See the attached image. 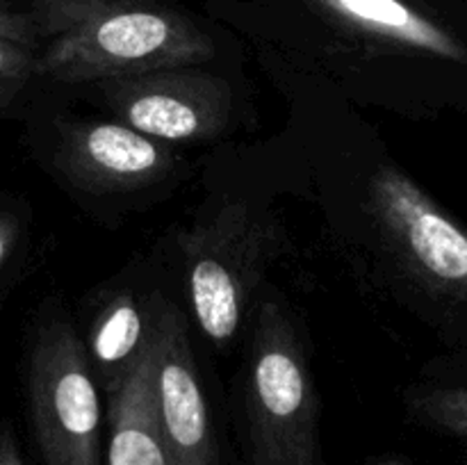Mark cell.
<instances>
[{"instance_id": "cell-1", "label": "cell", "mask_w": 467, "mask_h": 465, "mask_svg": "<svg viewBox=\"0 0 467 465\" xmlns=\"http://www.w3.org/2000/svg\"><path fill=\"white\" fill-rule=\"evenodd\" d=\"M46 39L35 73L80 85L160 68L199 67L208 32L169 0H27Z\"/></svg>"}, {"instance_id": "cell-2", "label": "cell", "mask_w": 467, "mask_h": 465, "mask_svg": "<svg viewBox=\"0 0 467 465\" xmlns=\"http://www.w3.org/2000/svg\"><path fill=\"white\" fill-rule=\"evenodd\" d=\"M255 465H315L317 399L295 326L276 301L258 310L249 381Z\"/></svg>"}, {"instance_id": "cell-3", "label": "cell", "mask_w": 467, "mask_h": 465, "mask_svg": "<svg viewBox=\"0 0 467 465\" xmlns=\"http://www.w3.org/2000/svg\"><path fill=\"white\" fill-rule=\"evenodd\" d=\"M187 290L201 331L217 345L235 337L276 232L244 203H231L182 235Z\"/></svg>"}, {"instance_id": "cell-4", "label": "cell", "mask_w": 467, "mask_h": 465, "mask_svg": "<svg viewBox=\"0 0 467 465\" xmlns=\"http://www.w3.org/2000/svg\"><path fill=\"white\" fill-rule=\"evenodd\" d=\"M369 210L392 258L422 290L467 313V231L401 169L381 167Z\"/></svg>"}, {"instance_id": "cell-5", "label": "cell", "mask_w": 467, "mask_h": 465, "mask_svg": "<svg viewBox=\"0 0 467 465\" xmlns=\"http://www.w3.org/2000/svg\"><path fill=\"white\" fill-rule=\"evenodd\" d=\"M30 404L46 463L99 465V390L71 324L50 322L41 331L30 360Z\"/></svg>"}, {"instance_id": "cell-6", "label": "cell", "mask_w": 467, "mask_h": 465, "mask_svg": "<svg viewBox=\"0 0 467 465\" xmlns=\"http://www.w3.org/2000/svg\"><path fill=\"white\" fill-rule=\"evenodd\" d=\"M379 50L467 64V0H267Z\"/></svg>"}, {"instance_id": "cell-7", "label": "cell", "mask_w": 467, "mask_h": 465, "mask_svg": "<svg viewBox=\"0 0 467 465\" xmlns=\"http://www.w3.org/2000/svg\"><path fill=\"white\" fill-rule=\"evenodd\" d=\"M96 91L119 121L167 144L214 140L231 117V85L196 67L108 78Z\"/></svg>"}, {"instance_id": "cell-8", "label": "cell", "mask_w": 467, "mask_h": 465, "mask_svg": "<svg viewBox=\"0 0 467 465\" xmlns=\"http://www.w3.org/2000/svg\"><path fill=\"white\" fill-rule=\"evenodd\" d=\"M153 406L169 465H219L185 322L169 305L155 336Z\"/></svg>"}, {"instance_id": "cell-9", "label": "cell", "mask_w": 467, "mask_h": 465, "mask_svg": "<svg viewBox=\"0 0 467 465\" xmlns=\"http://www.w3.org/2000/svg\"><path fill=\"white\" fill-rule=\"evenodd\" d=\"M53 164L78 190L114 194L164 181L176 155L121 121H82L62 132Z\"/></svg>"}, {"instance_id": "cell-10", "label": "cell", "mask_w": 467, "mask_h": 465, "mask_svg": "<svg viewBox=\"0 0 467 465\" xmlns=\"http://www.w3.org/2000/svg\"><path fill=\"white\" fill-rule=\"evenodd\" d=\"M162 308L158 299L144 304L130 292H119L96 313L87 358L108 397L121 388L150 346Z\"/></svg>"}, {"instance_id": "cell-11", "label": "cell", "mask_w": 467, "mask_h": 465, "mask_svg": "<svg viewBox=\"0 0 467 465\" xmlns=\"http://www.w3.org/2000/svg\"><path fill=\"white\" fill-rule=\"evenodd\" d=\"M153 358L155 337L130 377L114 395H109L112 433L108 465H169L155 422Z\"/></svg>"}, {"instance_id": "cell-12", "label": "cell", "mask_w": 467, "mask_h": 465, "mask_svg": "<svg viewBox=\"0 0 467 465\" xmlns=\"http://www.w3.org/2000/svg\"><path fill=\"white\" fill-rule=\"evenodd\" d=\"M415 413L427 422L467 438V388H433L415 395Z\"/></svg>"}, {"instance_id": "cell-13", "label": "cell", "mask_w": 467, "mask_h": 465, "mask_svg": "<svg viewBox=\"0 0 467 465\" xmlns=\"http://www.w3.org/2000/svg\"><path fill=\"white\" fill-rule=\"evenodd\" d=\"M35 64L36 57L30 46L0 36V80L21 85L35 73Z\"/></svg>"}, {"instance_id": "cell-14", "label": "cell", "mask_w": 467, "mask_h": 465, "mask_svg": "<svg viewBox=\"0 0 467 465\" xmlns=\"http://www.w3.org/2000/svg\"><path fill=\"white\" fill-rule=\"evenodd\" d=\"M0 36L30 46V48H35V44L39 41L30 12H16L5 3H0Z\"/></svg>"}, {"instance_id": "cell-15", "label": "cell", "mask_w": 467, "mask_h": 465, "mask_svg": "<svg viewBox=\"0 0 467 465\" xmlns=\"http://www.w3.org/2000/svg\"><path fill=\"white\" fill-rule=\"evenodd\" d=\"M16 237H18L16 219L0 212V267H3V263L9 258V253H12Z\"/></svg>"}, {"instance_id": "cell-16", "label": "cell", "mask_w": 467, "mask_h": 465, "mask_svg": "<svg viewBox=\"0 0 467 465\" xmlns=\"http://www.w3.org/2000/svg\"><path fill=\"white\" fill-rule=\"evenodd\" d=\"M18 87H21V85H16V82L0 80V108H5V105H7L9 100L14 98V94H16Z\"/></svg>"}, {"instance_id": "cell-17", "label": "cell", "mask_w": 467, "mask_h": 465, "mask_svg": "<svg viewBox=\"0 0 467 465\" xmlns=\"http://www.w3.org/2000/svg\"><path fill=\"white\" fill-rule=\"evenodd\" d=\"M0 465H21V460L12 454V450H5V454L0 456Z\"/></svg>"}, {"instance_id": "cell-18", "label": "cell", "mask_w": 467, "mask_h": 465, "mask_svg": "<svg viewBox=\"0 0 467 465\" xmlns=\"http://www.w3.org/2000/svg\"><path fill=\"white\" fill-rule=\"evenodd\" d=\"M379 465H406V463H401V460H383V463H379Z\"/></svg>"}]
</instances>
